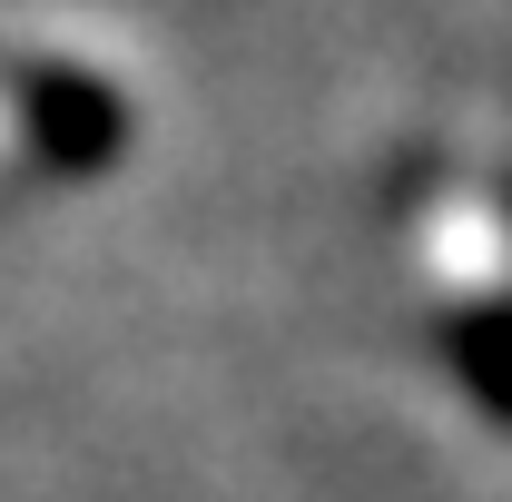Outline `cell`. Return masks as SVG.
I'll return each mask as SVG.
<instances>
[{
    "mask_svg": "<svg viewBox=\"0 0 512 502\" xmlns=\"http://www.w3.org/2000/svg\"><path fill=\"white\" fill-rule=\"evenodd\" d=\"M30 119H40V148H50L60 168H99V158L119 148V109H109L89 79H40V89H30Z\"/></svg>",
    "mask_w": 512,
    "mask_h": 502,
    "instance_id": "1",
    "label": "cell"
},
{
    "mask_svg": "<svg viewBox=\"0 0 512 502\" xmlns=\"http://www.w3.org/2000/svg\"><path fill=\"white\" fill-rule=\"evenodd\" d=\"M453 355H463V365L483 375V394L512 414V306H483L463 335H453Z\"/></svg>",
    "mask_w": 512,
    "mask_h": 502,
    "instance_id": "2",
    "label": "cell"
}]
</instances>
